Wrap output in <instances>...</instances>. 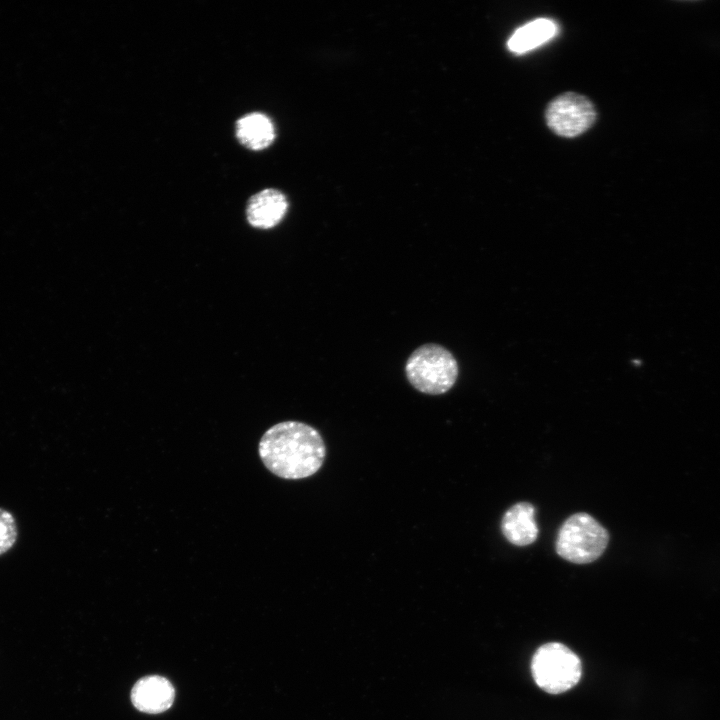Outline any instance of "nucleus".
I'll list each match as a JSON object with an SVG mask.
<instances>
[{"instance_id":"f257e3e1","label":"nucleus","mask_w":720,"mask_h":720,"mask_svg":"<svg viewBox=\"0 0 720 720\" xmlns=\"http://www.w3.org/2000/svg\"><path fill=\"white\" fill-rule=\"evenodd\" d=\"M258 452L270 472L283 479L297 480L310 477L321 468L326 447L312 426L285 421L263 434Z\"/></svg>"},{"instance_id":"f03ea898","label":"nucleus","mask_w":720,"mask_h":720,"mask_svg":"<svg viewBox=\"0 0 720 720\" xmlns=\"http://www.w3.org/2000/svg\"><path fill=\"white\" fill-rule=\"evenodd\" d=\"M406 376L418 391L439 395L450 390L458 376V364L446 348L438 344H424L408 358Z\"/></svg>"},{"instance_id":"7ed1b4c3","label":"nucleus","mask_w":720,"mask_h":720,"mask_svg":"<svg viewBox=\"0 0 720 720\" xmlns=\"http://www.w3.org/2000/svg\"><path fill=\"white\" fill-rule=\"evenodd\" d=\"M530 668L536 685L553 695L572 689L582 676L579 656L560 642L541 645L532 656Z\"/></svg>"},{"instance_id":"20e7f679","label":"nucleus","mask_w":720,"mask_h":720,"mask_svg":"<svg viewBox=\"0 0 720 720\" xmlns=\"http://www.w3.org/2000/svg\"><path fill=\"white\" fill-rule=\"evenodd\" d=\"M608 542V531L588 513L579 512L561 525L556 539V552L569 562L587 564L603 554Z\"/></svg>"},{"instance_id":"39448f33","label":"nucleus","mask_w":720,"mask_h":720,"mask_svg":"<svg viewBox=\"0 0 720 720\" xmlns=\"http://www.w3.org/2000/svg\"><path fill=\"white\" fill-rule=\"evenodd\" d=\"M545 118L555 134L571 138L584 133L593 125L596 110L587 97L566 92L549 103Z\"/></svg>"},{"instance_id":"423d86ee","label":"nucleus","mask_w":720,"mask_h":720,"mask_svg":"<svg viewBox=\"0 0 720 720\" xmlns=\"http://www.w3.org/2000/svg\"><path fill=\"white\" fill-rule=\"evenodd\" d=\"M131 702L141 712L157 714L168 710L175 698L172 683L160 675L140 678L132 687Z\"/></svg>"},{"instance_id":"0eeeda50","label":"nucleus","mask_w":720,"mask_h":720,"mask_svg":"<svg viewBox=\"0 0 720 720\" xmlns=\"http://www.w3.org/2000/svg\"><path fill=\"white\" fill-rule=\"evenodd\" d=\"M288 208L286 197L276 189H265L254 194L248 201L246 215L249 224L259 229L277 225Z\"/></svg>"},{"instance_id":"6e6552de","label":"nucleus","mask_w":720,"mask_h":720,"mask_svg":"<svg viewBox=\"0 0 720 720\" xmlns=\"http://www.w3.org/2000/svg\"><path fill=\"white\" fill-rule=\"evenodd\" d=\"M501 530L504 537L513 545L532 544L538 536L534 506L528 502L511 506L502 518Z\"/></svg>"},{"instance_id":"1a4fd4ad","label":"nucleus","mask_w":720,"mask_h":720,"mask_svg":"<svg viewBox=\"0 0 720 720\" xmlns=\"http://www.w3.org/2000/svg\"><path fill=\"white\" fill-rule=\"evenodd\" d=\"M236 137L251 150H262L274 140L275 132L271 120L262 113H250L237 120Z\"/></svg>"},{"instance_id":"9d476101","label":"nucleus","mask_w":720,"mask_h":720,"mask_svg":"<svg viewBox=\"0 0 720 720\" xmlns=\"http://www.w3.org/2000/svg\"><path fill=\"white\" fill-rule=\"evenodd\" d=\"M557 30L554 21L539 18L517 29L509 38L507 46L514 53H525L553 38Z\"/></svg>"},{"instance_id":"9b49d317","label":"nucleus","mask_w":720,"mask_h":720,"mask_svg":"<svg viewBox=\"0 0 720 720\" xmlns=\"http://www.w3.org/2000/svg\"><path fill=\"white\" fill-rule=\"evenodd\" d=\"M17 526L13 515L0 508V555L6 553L15 544Z\"/></svg>"}]
</instances>
